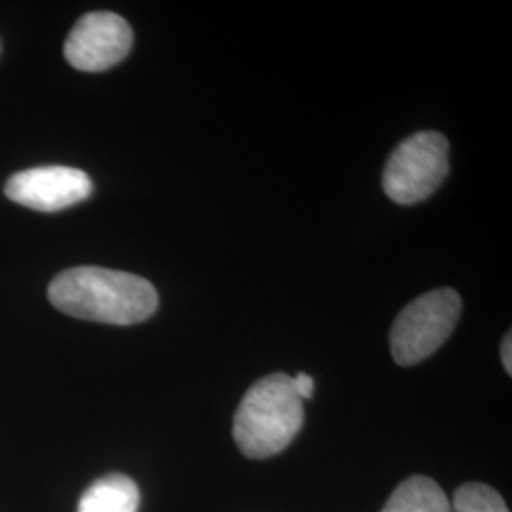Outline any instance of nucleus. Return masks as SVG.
Masks as SVG:
<instances>
[{
	"instance_id": "1",
	"label": "nucleus",
	"mask_w": 512,
	"mask_h": 512,
	"mask_svg": "<svg viewBox=\"0 0 512 512\" xmlns=\"http://www.w3.org/2000/svg\"><path fill=\"white\" fill-rule=\"evenodd\" d=\"M48 298L71 317L118 327L143 323L158 308V293L145 277L97 266L55 275Z\"/></svg>"
},
{
	"instance_id": "2",
	"label": "nucleus",
	"mask_w": 512,
	"mask_h": 512,
	"mask_svg": "<svg viewBox=\"0 0 512 512\" xmlns=\"http://www.w3.org/2000/svg\"><path fill=\"white\" fill-rule=\"evenodd\" d=\"M304 425V401L293 376L274 372L258 380L241 399L234 418V439L243 456L272 458L283 452Z\"/></svg>"
},
{
	"instance_id": "3",
	"label": "nucleus",
	"mask_w": 512,
	"mask_h": 512,
	"mask_svg": "<svg viewBox=\"0 0 512 512\" xmlns=\"http://www.w3.org/2000/svg\"><path fill=\"white\" fill-rule=\"evenodd\" d=\"M461 315V298L454 289L423 294L404 308L389 334L395 363L412 366L431 357L450 338Z\"/></svg>"
},
{
	"instance_id": "4",
	"label": "nucleus",
	"mask_w": 512,
	"mask_h": 512,
	"mask_svg": "<svg viewBox=\"0 0 512 512\" xmlns=\"http://www.w3.org/2000/svg\"><path fill=\"white\" fill-rule=\"evenodd\" d=\"M448 141L437 131H420L393 150L382 177L385 194L399 205H414L429 198L446 175Z\"/></svg>"
},
{
	"instance_id": "5",
	"label": "nucleus",
	"mask_w": 512,
	"mask_h": 512,
	"mask_svg": "<svg viewBox=\"0 0 512 512\" xmlns=\"http://www.w3.org/2000/svg\"><path fill=\"white\" fill-rule=\"evenodd\" d=\"M133 46L128 21L114 12H90L76 21L65 40V59L84 73H103L124 61Z\"/></svg>"
},
{
	"instance_id": "6",
	"label": "nucleus",
	"mask_w": 512,
	"mask_h": 512,
	"mask_svg": "<svg viewBox=\"0 0 512 512\" xmlns=\"http://www.w3.org/2000/svg\"><path fill=\"white\" fill-rule=\"evenodd\" d=\"M92 179L74 167L48 165L19 171L8 179L4 194L23 207L55 213L92 196Z\"/></svg>"
},
{
	"instance_id": "7",
	"label": "nucleus",
	"mask_w": 512,
	"mask_h": 512,
	"mask_svg": "<svg viewBox=\"0 0 512 512\" xmlns=\"http://www.w3.org/2000/svg\"><path fill=\"white\" fill-rule=\"evenodd\" d=\"M141 494L126 475H107L95 480L78 503V512H137Z\"/></svg>"
},
{
	"instance_id": "8",
	"label": "nucleus",
	"mask_w": 512,
	"mask_h": 512,
	"mask_svg": "<svg viewBox=\"0 0 512 512\" xmlns=\"http://www.w3.org/2000/svg\"><path fill=\"white\" fill-rule=\"evenodd\" d=\"M380 512H452L450 501L429 476H410L401 482Z\"/></svg>"
},
{
	"instance_id": "9",
	"label": "nucleus",
	"mask_w": 512,
	"mask_h": 512,
	"mask_svg": "<svg viewBox=\"0 0 512 512\" xmlns=\"http://www.w3.org/2000/svg\"><path fill=\"white\" fill-rule=\"evenodd\" d=\"M450 509L452 512H509L499 492L482 482L459 486Z\"/></svg>"
},
{
	"instance_id": "10",
	"label": "nucleus",
	"mask_w": 512,
	"mask_h": 512,
	"mask_svg": "<svg viewBox=\"0 0 512 512\" xmlns=\"http://www.w3.org/2000/svg\"><path fill=\"white\" fill-rule=\"evenodd\" d=\"M293 384L296 395H298L302 401H306V399H311V397H313L315 382H313V378L308 376V374H304V372L296 374L293 378Z\"/></svg>"
},
{
	"instance_id": "11",
	"label": "nucleus",
	"mask_w": 512,
	"mask_h": 512,
	"mask_svg": "<svg viewBox=\"0 0 512 512\" xmlns=\"http://www.w3.org/2000/svg\"><path fill=\"white\" fill-rule=\"evenodd\" d=\"M512 340H511V332L503 338V344H501V361H503V366H505V370L512 374Z\"/></svg>"
}]
</instances>
